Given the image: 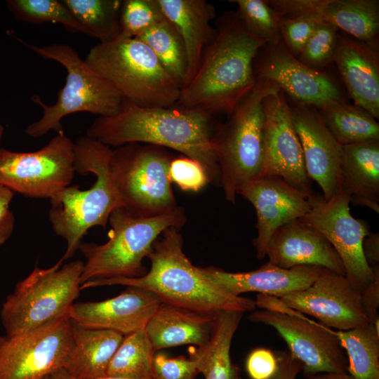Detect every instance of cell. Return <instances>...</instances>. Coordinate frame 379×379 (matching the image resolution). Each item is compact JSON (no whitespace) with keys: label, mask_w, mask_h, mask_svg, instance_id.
<instances>
[{"label":"cell","mask_w":379,"mask_h":379,"mask_svg":"<svg viewBox=\"0 0 379 379\" xmlns=\"http://www.w3.org/2000/svg\"><path fill=\"white\" fill-rule=\"evenodd\" d=\"M201 268L209 277L233 295L258 292L279 298L308 288L324 269L312 265L284 269L270 262L255 270L243 272H230L214 267Z\"/></svg>","instance_id":"obj_23"},{"label":"cell","mask_w":379,"mask_h":379,"mask_svg":"<svg viewBox=\"0 0 379 379\" xmlns=\"http://www.w3.org/2000/svg\"><path fill=\"white\" fill-rule=\"evenodd\" d=\"M212 116L199 109L141 107L124 99L120 112L98 117L86 135L117 147L131 142L154 145L180 152L198 161L210 183L220 187V172L212 145Z\"/></svg>","instance_id":"obj_1"},{"label":"cell","mask_w":379,"mask_h":379,"mask_svg":"<svg viewBox=\"0 0 379 379\" xmlns=\"http://www.w3.org/2000/svg\"><path fill=\"white\" fill-rule=\"evenodd\" d=\"M162 302L152 291L133 286L102 301L74 302L69 317L77 324L128 335L145 328Z\"/></svg>","instance_id":"obj_20"},{"label":"cell","mask_w":379,"mask_h":379,"mask_svg":"<svg viewBox=\"0 0 379 379\" xmlns=\"http://www.w3.org/2000/svg\"><path fill=\"white\" fill-rule=\"evenodd\" d=\"M291 112L307 173L319 185L324 198L328 200L341 190L342 145L326 126L315 107L295 102L291 106Z\"/></svg>","instance_id":"obj_19"},{"label":"cell","mask_w":379,"mask_h":379,"mask_svg":"<svg viewBox=\"0 0 379 379\" xmlns=\"http://www.w3.org/2000/svg\"><path fill=\"white\" fill-rule=\"evenodd\" d=\"M49 379H76L70 376L67 373H66L64 369H60L51 375L48 376ZM98 379H124L120 378H114V377H104ZM156 379V378H154Z\"/></svg>","instance_id":"obj_49"},{"label":"cell","mask_w":379,"mask_h":379,"mask_svg":"<svg viewBox=\"0 0 379 379\" xmlns=\"http://www.w3.org/2000/svg\"><path fill=\"white\" fill-rule=\"evenodd\" d=\"M110 147L87 135L74 142L75 172L95 175L91 188L69 185L50 199L48 218L53 230L67 241L61 259L72 258L83 237L95 226L107 227L112 212L123 207L109 171Z\"/></svg>","instance_id":"obj_4"},{"label":"cell","mask_w":379,"mask_h":379,"mask_svg":"<svg viewBox=\"0 0 379 379\" xmlns=\"http://www.w3.org/2000/svg\"><path fill=\"white\" fill-rule=\"evenodd\" d=\"M305 379H357L347 372L320 373L306 377Z\"/></svg>","instance_id":"obj_48"},{"label":"cell","mask_w":379,"mask_h":379,"mask_svg":"<svg viewBox=\"0 0 379 379\" xmlns=\"http://www.w3.org/2000/svg\"><path fill=\"white\" fill-rule=\"evenodd\" d=\"M64 317L15 336H0V379H44L62 369L72 345Z\"/></svg>","instance_id":"obj_14"},{"label":"cell","mask_w":379,"mask_h":379,"mask_svg":"<svg viewBox=\"0 0 379 379\" xmlns=\"http://www.w3.org/2000/svg\"><path fill=\"white\" fill-rule=\"evenodd\" d=\"M154 352L145 327L124 335L109 364L107 376L124 379H154Z\"/></svg>","instance_id":"obj_32"},{"label":"cell","mask_w":379,"mask_h":379,"mask_svg":"<svg viewBox=\"0 0 379 379\" xmlns=\"http://www.w3.org/2000/svg\"><path fill=\"white\" fill-rule=\"evenodd\" d=\"M44 379H49V378H48V377H46V378H44Z\"/></svg>","instance_id":"obj_52"},{"label":"cell","mask_w":379,"mask_h":379,"mask_svg":"<svg viewBox=\"0 0 379 379\" xmlns=\"http://www.w3.org/2000/svg\"><path fill=\"white\" fill-rule=\"evenodd\" d=\"M281 302L278 303L277 311H255L248 319L277 331L288 351L302 363L305 378L320 373L347 372V357L335 331L307 319Z\"/></svg>","instance_id":"obj_13"},{"label":"cell","mask_w":379,"mask_h":379,"mask_svg":"<svg viewBox=\"0 0 379 379\" xmlns=\"http://www.w3.org/2000/svg\"><path fill=\"white\" fill-rule=\"evenodd\" d=\"M328 0H267L280 20L305 17L321 18Z\"/></svg>","instance_id":"obj_42"},{"label":"cell","mask_w":379,"mask_h":379,"mask_svg":"<svg viewBox=\"0 0 379 379\" xmlns=\"http://www.w3.org/2000/svg\"><path fill=\"white\" fill-rule=\"evenodd\" d=\"M18 40L43 58L58 62L67 71L65 84L58 91L55 104L46 105L38 95L31 97V100L42 108L43 115L26 128L29 136L40 138L52 130L58 134L64 133L62 119L75 112L107 117L120 112L123 96L92 70L71 46L58 43L39 47Z\"/></svg>","instance_id":"obj_8"},{"label":"cell","mask_w":379,"mask_h":379,"mask_svg":"<svg viewBox=\"0 0 379 379\" xmlns=\"http://www.w3.org/2000/svg\"><path fill=\"white\" fill-rule=\"evenodd\" d=\"M335 334L347 357V372L357 379H379V319Z\"/></svg>","instance_id":"obj_31"},{"label":"cell","mask_w":379,"mask_h":379,"mask_svg":"<svg viewBox=\"0 0 379 379\" xmlns=\"http://www.w3.org/2000/svg\"><path fill=\"white\" fill-rule=\"evenodd\" d=\"M75 173L74 142L65 133L36 152L0 148V185L27 197L51 199L71 185Z\"/></svg>","instance_id":"obj_11"},{"label":"cell","mask_w":379,"mask_h":379,"mask_svg":"<svg viewBox=\"0 0 379 379\" xmlns=\"http://www.w3.org/2000/svg\"><path fill=\"white\" fill-rule=\"evenodd\" d=\"M338 31L335 26L322 20L297 58L315 70L326 67L333 62Z\"/></svg>","instance_id":"obj_38"},{"label":"cell","mask_w":379,"mask_h":379,"mask_svg":"<svg viewBox=\"0 0 379 379\" xmlns=\"http://www.w3.org/2000/svg\"><path fill=\"white\" fill-rule=\"evenodd\" d=\"M215 315L162 302L145 330L155 352L181 345L201 346L210 338Z\"/></svg>","instance_id":"obj_25"},{"label":"cell","mask_w":379,"mask_h":379,"mask_svg":"<svg viewBox=\"0 0 379 379\" xmlns=\"http://www.w3.org/2000/svg\"><path fill=\"white\" fill-rule=\"evenodd\" d=\"M169 178L184 191L198 192L210 183L203 166L186 156L173 157L169 165Z\"/></svg>","instance_id":"obj_39"},{"label":"cell","mask_w":379,"mask_h":379,"mask_svg":"<svg viewBox=\"0 0 379 379\" xmlns=\"http://www.w3.org/2000/svg\"><path fill=\"white\" fill-rule=\"evenodd\" d=\"M375 277L373 281L361 291V301L364 312L370 322L378 319L379 306V265L373 267Z\"/></svg>","instance_id":"obj_45"},{"label":"cell","mask_w":379,"mask_h":379,"mask_svg":"<svg viewBox=\"0 0 379 379\" xmlns=\"http://www.w3.org/2000/svg\"><path fill=\"white\" fill-rule=\"evenodd\" d=\"M87 35L106 43L119 37L121 0H62Z\"/></svg>","instance_id":"obj_34"},{"label":"cell","mask_w":379,"mask_h":379,"mask_svg":"<svg viewBox=\"0 0 379 379\" xmlns=\"http://www.w3.org/2000/svg\"><path fill=\"white\" fill-rule=\"evenodd\" d=\"M157 2L165 18L175 26L183 41L187 58L186 86L198 69L204 49L215 38L217 30L211 23L215 18V8L205 0Z\"/></svg>","instance_id":"obj_24"},{"label":"cell","mask_w":379,"mask_h":379,"mask_svg":"<svg viewBox=\"0 0 379 379\" xmlns=\"http://www.w3.org/2000/svg\"><path fill=\"white\" fill-rule=\"evenodd\" d=\"M340 181L350 203L379 213V140L342 146Z\"/></svg>","instance_id":"obj_26"},{"label":"cell","mask_w":379,"mask_h":379,"mask_svg":"<svg viewBox=\"0 0 379 379\" xmlns=\"http://www.w3.org/2000/svg\"><path fill=\"white\" fill-rule=\"evenodd\" d=\"M321 20L322 18L319 17L281 20V41L293 56H299L317 25Z\"/></svg>","instance_id":"obj_40"},{"label":"cell","mask_w":379,"mask_h":379,"mask_svg":"<svg viewBox=\"0 0 379 379\" xmlns=\"http://www.w3.org/2000/svg\"><path fill=\"white\" fill-rule=\"evenodd\" d=\"M135 39L152 51L182 89L186 83L187 58L183 41L175 26L165 18Z\"/></svg>","instance_id":"obj_33"},{"label":"cell","mask_w":379,"mask_h":379,"mask_svg":"<svg viewBox=\"0 0 379 379\" xmlns=\"http://www.w3.org/2000/svg\"><path fill=\"white\" fill-rule=\"evenodd\" d=\"M172 154L164 147L131 142L112 149L109 171L123 207L138 217L175 212L169 178Z\"/></svg>","instance_id":"obj_10"},{"label":"cell","mask_w":379,"mask_h":379,"mask_svg":"<svg viewBox=\"0 0 379 379\" xmlns=\"http://www.w3.org/2000/svg\"><path fill=\"white\" fill-rule=\"evenodd\" d=\"M277 85L255 79L250 93L214 128L212 145L227 201L235 204L239 190L261 176L264 164L265 112L263 100Z\"/></svg>","instance_id":"obj_5"},{"label":"cell","mask_w":379,"mask_h":379,"mask_svg":"<svg viewBox=\"0 0 379 379\" xmlns=\"http://www.w3.org/2000/svg\"><path fill=\"white\" fill-rule=\"evenodd\" d=\"M245 368L251 379H271L278 369L276 352L265 347H257L248 355Z\"/></svg>","instance_id":"obj_43"},{"label":"cell","mask_w":379,"mask_h":379,"mask_svg":"<svg viewBox=\"0 0 379 379\" xmlns=\"http://www.w3.org/2000/svg\"><path fill=\"white\" fill-rule=\"evenodd\" d=\"M13 192L0 185V246L11 236L15 227V218L10 209Z\"/></svg>","instance_id":"obj_44"},{"label":"cell","mask_w":379,"mask_h":379,"mask_svg":"<svg viewBox=\"0 0 379 379\" xmlns=\"http://www.w3.org/2000/svg\"><path fill=\"white\" fill-rule=\"evenodd\" d=\"M278 369L271 379H295L302 364L288 350L277 352Z\"/></svg>","instance_id":"obj_46"},{"label":"cell","mask_w":379,"mask_h":379,"mask_svg":"<svg viewBox=\"0 0 379 379\" xmlns=\"http://www.w3.org/2000/svg\"><path fill=\"white\" fill-rule=\"evenodd\" d=\"M266 256L268 262L284 269L312 265L345 276L343 264L328 241L299 218L284 224L274 232Z\"/></svg>","instance_id":"obj_21"},{"label":"cell","mask_w":379,"mask_h":379,"mask_svg":"<svg viewBox=\"0 0 379 379\" xmlns=\"http://www.w3.org/2000/svg\"><path fill=\"white\" fill-rule=\"evenodd\" d=\"M148 255L151 267L140 277H113L88 281L81 290L91 287L123 285L153 292L163 302L205 313L222 310L251 312L254 300L235 295L209 277L201 267L194 266L182 250L179 229L162 232Z\"/></svg>","instance_id":"obj_3"},{"label":"cell","mask_w":379,"mask_h":379,"mask_svg":"<svg viewBox=\"0 0 379 379\" xmlns=\"http://www.w3.org/2000/svg\"><path fill=\"white\" fill-rule=\"evenodd\" d=\"M165 18L157 0H124L119 37L136 38Z\"/></svg>","instance_id":"obj_37"},{"label":"cell","mask_w":379,"mask_h":379,"mask_svg":"<svg viewBox=\"0 0 379 379\" xmlns=\"http://www.w3.org/2000/svg\"><path fill=\"white\" fill-rule=\"evenodd\" d=\"M60 259L47 269L35 267L15 286L2 305L1 319L8 336H15L69 317L81 291L84 263Z\"/></svg>","instance_id":"obj_9"},{"label":"cell","mask_w":379,"mask_h":379,"mask_svg":"<svg viewBox=\"0 0 379 379\" xmlns=\"http://www.w3.org/2000/svg\"><path fill=\"white\" fill-rule=\"evenodd\" d=\"M84 61L129 102L141 107L175 105L181 88L152 51L135 38L98 43Z\"/></svg>","instance_id":"obj_6"},{"label":"cell","mask_w":379,"mask_h":379,"mask_svg":"<svg viewBox=\"0 0 379 379\" xmlns=\"http://www.w3.org/2000/svg\"><path fill=\"white\" fill-rule=\"evenodd\" d=\"M255 79L270 81L295 102L320 109L344 101L339 88L326 74L302 63L282 41L266 44L253 63Z\"/></svg>","instance_id":"obj_15"},{"label":"cell","mask_w":379,"mask_h":379,"mask_svg":"<svg viewBox=\"0 0 379 379\" xmlns=\"http://www.w3.org/2000/svg\"><path fill=\"white\" fill-rule=\"evenodd\" d=\"M4 126L0 123V142H1L3 134H4Z\"/></svg>","instance_id":"obj_51"},{"label":"cell","mask_w":379,"mask_h":379,"mask_svg":"<svg viewBox=\"0 0 379 379\" xmlns=\"http://www.w3.org/2000/svg\"><path fill=\"white\" fill-rule=\"evenodd\" d=\"M185 211H178L152 217H138L124 207L109 215V239L102 244L81 243L79 250L86 258L81 284L94 279L140 277L145 274L142 260L149 254L157 237L168 227L180 229L185 223Z\"/></svg>","instance_id":"obj_7"},{"label":"cell","mask_w":379,"mask_h":379,"mask_svg":"<svg viewBox=\"0 0 379 379\" xmlns=\"http://www.w3.org/2000/svg\"><path fill=\"white\" fill-rule=\"evenodd\" d=\"M333 62L347 91L358 106L379 118L378 47L362 43L344 32L338 34Z\"/></svg>","instance_id":"obj_22"},{"label":"cell","mask_w":379,"mask_h":379,"mask_svg":"<svg viewBox=\"0 0 379 379\" xmlns=\"http://www.w3.org/2000/svg\"><path fill=\"white\" fill-rule=\"evenodd\" d=\"M362 251L367 264L372 268L379 263V234L370 232L362 242Z\"/></svg>","instance_id":"obj_47"},{"label":"cell","mask_w":379,"mask_h":379,"mask_svg":"<svg viewBox=\"0 0 379 379\" xmlns=\"http://www.w3.org/2000/svg\"><path fill=\"white\" fill-rule=\"evenodd\" d=\"M153 370L156 379H195L199 373L195 361L189 357L171 358L163 353L154 357Z\"/></svg>","instance_id":"obj_41"},{"label":"cell","mask_w":379,"mask_h":379,"mask_svg":"<svg viewBox=\"0 0 379 379\" xmlns=\"http://www.w3.org/2000/svg\"><path fill=\"white\" fill-rule=\"evenodd\" d=\"M215 25V38L204 49L196 74L175 105L211 116L229 114L253 89L254 60L267 44L246 27L237 11L225 12Z\"/></svg>","instance_id":"obj_2"},{"label":"cell","mask_w":379,"mask_h":379,"mask_svg":"<svg viewBox=\"0 0 379 379\" xmlns=\"http://www.w3.org/2000/svg\"><path fill=\"white\" fill-rule=\"evenodd\" d=\"M264 164L261 176H279L307 194L312 180L305 165L302 146L294 128L286 94L277 89L263 100Z\"/></svg>","instance_id":"obj_16"},{"label":"cell","mask_w":379,"mask_h":379,"mask_svg":"<svg viewBox=\"0 0 379 379\" xmlns=\"http://www.w3.org/2000/svg\"><path fill=\"white\" fill-rule=\"evenodd\" d=\"M72 345L63 368L76 379H98L107 376L109 364L121 343V333L91 328L72 322Z\"/></svg>","instance_id":"obj_27"},{"label":"cell","mask_w":379,"mask_h":379,"mask_svg":"<svg viewBox=\"0 0 379 379\" xmlns=\"http://www.w3.org/2000/svg\"><path fill=\"white\" fill-rule=\"evenodd\" d=\"M243 314L228 310L216 312L208 341L188 348L189 358L195 361L205 379H232L239 371L231 361L230 347Z\"/></svg>","instance_id":"obj_28"},{"label":"cell","mask_w":379,"mask_h":379,"mask_svg":"<svg viewBox=\"0 0 379 379\" xmlns=\"http://www.w3.org/2000/svg\"><path fill=\"white\" fill-rule=\"evenodd\" d=\"M6 5L19 21L32 24L60 23L69 32L87 35L84 27L62 0H8Z\"/></svg>","instance_id":"obj_35"},{"label":"cell","mask_w":379,"mask_h":379,"mask_svg":"<svg viewBox=\"0 0 379 379\" xmlns=\"http://www.w3.org/2000/svg\"><path fill=\"white\" fill-rule=\"evenodd\" d=\"M329 131L342 145L379 140V124L364 109L346 103L333 102L317 109Z\"/></svg>","instance_id":"obj_30"},{"label":"cell","mask_w":379,"mask_h":379,"mask_svg":"<svg viewBox=\"0 0 379 379\" xmlns=\"http://www.w3.org/2000/svg\"><path fill=\"white\" fill-rule=\"evenodd\" d=\"M238 194L255 209L257 236L253 245L258 259L266 256L269 242L281 226L302 218L310 208V194L279 176H260L243 186Z\"/></svg>","instance_id":"obj_18"},{"label":"cell","mask_w":379,"mask_h":379,"mask_svg":"<svg viewBox=\"0 0 379 379\" xmlns=\"http://www.w3.org/2000/svg\"><path fill=\"white\" fill-rule=\"evenodd\" d=\"M288 307L312 316L320 324L347 331L368 324L361 292L345 275L326 268L308 288L279 298Z\"/></svg>","instance_id":"obj_17"},{"label":"cell","mask_w":379,"mask_h":379,"mask_svg":"<svg viewBox=\"0 0 379 379\" xmlns=\"http://www.w3.org/2000/svg\"><path fill=\"white\" fill-rule=\"evenodd\" d=\"M321 17L357 41L378 47V0H328Z\"/></svg>","instance_id":"obj_29"},{"label":"cell","mask_w":379,"mask_h":379,"mask_svg":"<svg viewBox=\"0 0 379 379\" xmlns=\"http://www.w3.org/2000/svg\"><path fill=\"white\" fill-rule=\"evenodd\" d=\"M232 379H244L242 378L240 375H239V371H238L237 372L235 373V374L234 375Z\"/></svg>","instance_id":"obj_50"},{"label":"cell","mask_w":379,"mask_h":379,"mask_svg":"<svg viewBox=\"0 0 379 379\" xmlns=\"http://www.w3.org/2000/svg\"><path fill=\"white\" fill-rule=\"evenodd\" d=\"M237 5L239 15L246 27L267 44L281 41V20L265 0H230Z\"/></svg>","instance_id":"obj_36"},{"label":"cell","mask_w":379,"mask_h":379,"mask_svg":"<svg viewBox=\"0 0 379 379\" xmlns=\"http://www.w3.org/2000/svg\"><path fill=\"white\" fill-rule=\"evenodd\" d=\"M309 200V211L299 219L328 241L343 264L346 278L361 292L375 277V270L367 264L362 251L363 239L371 232L368 223L352 216L350 195L343 189L328 200L312 192Z\"/></svg>","instance_id":"obj_12"}]
</instances>
